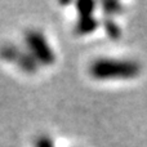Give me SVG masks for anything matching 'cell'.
Masks as SVG:
<instances>
[{
  "label": "cell",
  "mask_w": 147,
  "mask_h": 147,
  "mask_svg": "<svg viewBox=\"0 0 147 147\" xmlns=\"http://www.w3.org/2000/svg\"><path fill=\"white\" fill-rule=\"evenodd\" d=\"M140 65L128 59L99 58L96 59L89 67V72L97 80L110 79H132L140 74Z\"/></svg>",
  "instance_id": "1"
},
{
  "label": "cell",
  "mask_w": 147,
  "mask_h": 147,
  "mask_svg": "<svg viewBox=\"0 0 147 147\" xmlns=\"http://www.w3.org/2000/svg\"><path fill=\"white\" fill-rule=\"evenodd\" d=\"M25 41L27 44V48L30 53L35 57V59L39 62V65H53L56 61V56L49 45L48 40L45 36L38 30H30L26 32L25 35Z\"/></svg>",
  "instance_id": "2"
},
{
  "label": "cell",
  "mask_w": 147,
  "mask_h": 147,
  "mask_svg": "<svg viewBox=\"0 0 147 147\" xmlns=\"http://www.w3.org/2000/svg\"><path fill=\"white\" fill-rule=\"evenodd\" d=\"M14 63H17V66L21 70H23L27 74H34L38 71L39 67V62L35 59V57L30 53V52H21L18 58L16 59Z\"/></svg>",
  "instance_id": "3"
},
{
  "label": "cell",
  "mask_w": 147,
  "mask_h": 147,
  "mask_svg": "<svg viewBox=\"0 0 147 147\" xmlns=\"http://www.w3.org/2000/svg\"><path fill=\"white\" fill-rule=\"evenodd\" d=\"M98 26L99 23L94 16H90V17H79L75 26V31L78 34H80V35H86V34H92L93 31H96Z\"/></svg>",
  "instance_id": "4"
},
{
  "label": "cell",
  "mask_w": 147,
  "mask_h": 147,
  "mask_svg": "<svg viewBox=\"0 0 147 147\" xmlns=\"http://www.w3.org/2000/svg\"><path fill=\"white\" fill-rule=\"evenodd\" d=\"M102 25H103V28H105V31H106V34L111 39H119L120 36H121V30H120L119 25H117L111 17L105 18Z\"/></svg>",
  "instance_id": "5"
},
{
  "label": "cell",
  "mask_w": 147,
  "mask_h": 147,
  "mask_svg": "<svg viewBox=\"0 0 147 147\" xmlns=\"http://www.w3.org/2000/svg\"><path fill=\"white\" fill-rule=\"evenodd\" d=\"M96 3L92 0H80L76 3V9H78L79 17H90L93 16Z\"/></svg>",
  "instance_id": "6"
},
{
  "label": "cell",
  "mask_w": 147,
  "mask_h": 147,
  "mask_svg": "<svg viewBox=\"0 0 147 147\" xmlns=\"http://www.w3.org/2000/svg\"><path fill=\"white\" fill-rule=\"evenodd\" d=\"M21 52L22 51H21L20 48H17L16 45H13V44H7V45H4L0 49V56H1L5 61L16 62V59L18 58Z\"/></svg>",
  "instance_id": "7"
},
{
  "label": "cell",
  "mask_w": 147,
  "mask_h": 147,
  "mask_svg": "<svg viewBox=\"0 0 147 147\" xmlns=\"http://www.w3.org/2000/svg\"><path fill=\"white\" fill-rule=\"evenodd\" d=\"M102 9H103V13L107 17H112V16L123 12V5L117 1H103L102 3Z\"/></svg>",
  "instance_id": "8"
},
{
  "label": "cell",
  "mask_w": 147,
  "mask_h": 147,
  "mask_svg": "<svg viewBox=\"0 0 147 147\" xmlns=\"http://www.w3.org/2000/svg\"><path fill=\"white\" fill-rule=\"evenodd\" d=\"M34 147H56V146H54V142L51 137H48V136H40V137H38L35 140Z\"/></svg>",
  "instance_id": "9"
}]
</instances>
